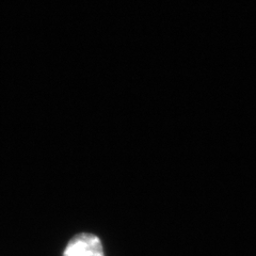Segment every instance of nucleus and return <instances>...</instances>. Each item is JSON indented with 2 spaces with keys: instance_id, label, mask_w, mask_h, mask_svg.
<instances>
[{
  "instance_id": "f257e3e1",
  "label": "nucleus",
  "mask_w": 256,
  "mask_h": 256,
  "mask_svg": "<svg viewBox=\"0 0 256 256\" xmlns=\"http://www.w3.org/2000/svg\"><path fill=\"white\" fill-rule=\"evenodd\" d=\"M63 256H105V253L98 236L80 233L70 240Z\"/></svg>"
}]
</instances>
